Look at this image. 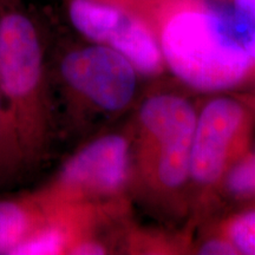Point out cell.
Returning a JSON list of instances; mask_svg holds the SVG:
<instances>
[{
    "mask_svg": "<svg viewBox=\"0 0 255 255\" xmlns=\"http://www.w3.org/2000/svg\"><path fill=\"white\" fill-rule=\"evenodd\" d=\"M151 27L175 75L202 91L235 87L254 66L212 0H123Z\"/></svg>",
    "mask_w": 255,
    "mask_h": 255,
    "instance_id": "6da1fadb",
    "label": "cell"
},
{
    "mask_svg": "<svg viewBox=\"0 0 255 255\" xmlns=\"http://www.w3.org/2000/svg\"><path fill=\"white\" fill-rule=\"evenodd\" d=\"M0 91L26 169L36 168L49 154L55 116L40 32L19 0H0Z\"/></svg>",
    "mask_w": 255,
    "mask_h": 255,
    "instance_id": "7a4b0ae2",
    "label": "cell"
},
{
    "mask_svg": "<svg viewBox=\"0 0 255 255\" xmlns=\"http://www.w3.org/2000/svg\"><path fill=\"white\" fill-rule=\"evenodd\" d=\"M130 173V145L110 133L82 146L38 191L49 205H101L126 187Z\"/></svg>",
    "mask_w": 255,
    "mask_h": 255,
    "instance_id": "3957f363",
    "label": "cell"
},
{
    "mask_svg": "<svg viewBox=\"0 0 255 255\" xmlns=\"http://www.w3.org/2000/svg\"><path fill=\"white\" fill-rule=\"evenodd\" d=\"M137 73L119 51L95 43L70 49L58 66L70 104L104 113L121 111L131 103Z\"/></svg>",
    "mask_w": 255,
    "mask_h": 255,
    "instance_id": "277c9868",
    "label": "cell"
},
{
    "mask_svg": "<svg viewBox=\"0 0 255 255\" xmlns=\"http://www.w3.org/2000/svg\"><path fill=\"white\" fill-rule=\"evenodd\" d=\"M66 9L75 30L90 43L119 51L135 65L154 58V32L123 0H66Z\"/></svg>",
    "mask_w": 255,
    "mask_h": 255,
    "instance_id": "5b68a950",
    "label": "cell"
},
{
    "mask_svg": "<svg viewBox=\"0 0 255 255\" xmlns=\"http://www.w3.org/2000/svg\"><path fill=\"white\" fill-rule=\"evenodd\" d=\"M246 126L238 102L218 98L207 104L197 119L190 150V175L201 184L214 183L225 171Z\"/></svg>",
    "mask_w": 255,
    "mask_h": 255,
    "instance_id": "8992f818",
    "label": "cell"
},
{
    "mask_svg": "<svg viewBox=\"0 0 255 255\" xmlns=\"http://www.w3.org/2000/svg\"><path fill=\"white\" fill-rule=\"evenodd\" d=\"M143 155L190 152L197 117L186 100L174 95L148 98L138 114Z\"/></svg>",
    "mask_w": 255,
    "mask_h": 255,
    "instance_id": "52a82bcc",
    "label": "cell"
},
{
    "mask_svg": "<svg viewBox=\"0 0 255 255\" xmlns=\"http://www.w3.org/2000/svg\"><path fill=\"white\" fill-rule=\"evenodd\" d=\"M49 206L36 191L0 200V255H12L19 245L45 221Z\"/></svg>",
    "mask_w": 255,
    "mask_h": 255,
    "instance_id": "ba28073f",
    "label": "cell"
},
{
    "mask_svg": "<svg viewBox=\"0 0 255 255\" xmlns=\"http://www.w3.org/2000/svg\"><path fill=\"white\" fill-rule=\"evenodd\" d=\"M27 170L13 121L0 91V187Z\"/></svg>",
    "mask_w": 255,
    "mask_h": 255,
    "instance_id": "9c48e42d",
    "label": "cell"
},
{
    "mask_svg": "<svg viewBox=\"0 0 255 255\" xmlns=\"http://www.w3.org/2000/svg\"><path fill=\"white\" fill-rule=\"evenodd\" d=\"M227 234L239 253L255 255V210L233 220L228 226Z\"/></svg>",
    "mask_w": 255,
    "mask_h": 255,
    "instance_id": "30bf717a",
    "label": "cell"
},
{
    "mask_svg": "<svg viewBox=\"0 0 255 255\" xmlns=\"http://www.w3.org/2000/svg\"><path fill=\"white\" fill-rule=\"evenodd\" d=\"M227 186L235 195L255 196V152L232 169Z\"/></svg>",
    "mask_w": 255,
    "mask_h": 255,
    "instance_id": "8fae6325",
    "label": "cell"
},
{
    "mask_svg": "<svg viewBox=\"0 0 255 255\" xmlns=\"http://www.w3.org/2000/svg\"><path fill=\"white\" fill-rule=\"evenodd\" d=\"M238 248L229 239H215L206 242L200 248V254L205 255H232L238 254Z\"/></svg>",
    "mask_w": 255,
    "mask_h": 255,
    "instance_id": "7c38bea8",
    "label": "cell"
}]
</instances>
